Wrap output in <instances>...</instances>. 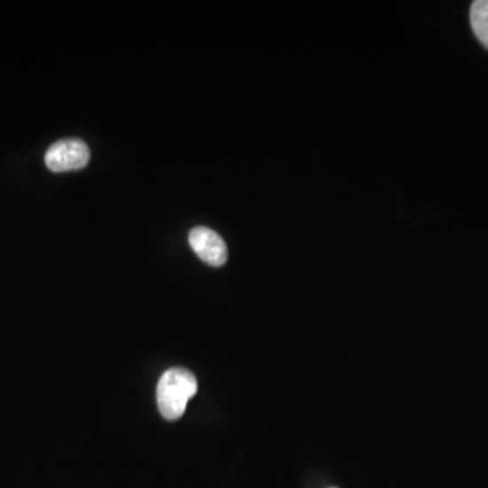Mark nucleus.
<instances>
[{
	"instance_id": "obj_4",
	"label": "nucleus",
	"mask_w": 488,
	"mask_h": 488,
	"mask_svg": "<svg viewBox=\"0 0 488 488\" xmlns=\"http://www.w3.org/2000/svg\"><path fill=\"white\" fill-rule=\"evenodd\" d=\"M469 15L475 35L488 50V0L474 2Z\"/></svg>"
},
{
	"instance_id": "obj_2",
	"label": "nucleus",
	"mask_w": 488,
	"mask_h": 488,
	"mask_svg": "<svg viewBox=\"0 0 488 488\" xmlns=\"http://www.w3.org/2000/svg\"><path fill=\"white\" fill-rule=\"evenodd\" d=\"M90 162L89 145L81 139H64L50 145L45 165L53 173L81 170Z\"/></svg>"
},
{
	"instance_id": "obj_1",
	"label": "nucleus",
	"mask_w": 488,
	"mask_h": 488,
	"mask_svg": "<svg viewBox=\"0 0 488 488\" xmlns=\"http://www.w3.org/2000/svg\"><path fill=\"white\" fill-rule=\"evenodd\" d=\"M198 390L193 373L183 368L166 370L158 383V407L163 418L176 421L185 414L189 400Z\"/></svg>"
},
{
	"instance_id": "obj_3",
	"label": "nucleus",
	"mask_w": 488,
	"mask_h": 488,
	"mask_svg": "<svg viewBox=\"0 0 488 488\" xmlns=\"http://www.w3.org/2000/svg\"><path fill=\"white\" fill-rule=\"evenodd\" d=\"M189 243L193 252L204 262L214 267L223 266L229 259V249L223 237L206 227H197L191 229L189 234Z\"/></svg>"
}]
</instances>
